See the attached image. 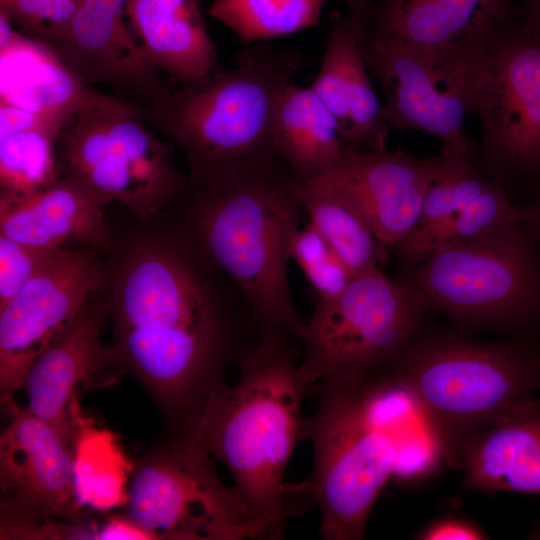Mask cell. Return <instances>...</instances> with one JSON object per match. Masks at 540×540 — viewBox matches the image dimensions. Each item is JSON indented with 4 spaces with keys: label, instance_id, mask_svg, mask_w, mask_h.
Wrapping results in <instances>:
<instances>
[{
    "label": "cell",
    "instance_id": "cell-35",
    "mask_svg": "<svg viewBox=\"0 0 540 540\" xmlns=\"http://www.w3.org/2000/svg\"><path fill=\"white\" fill-rule=\"evenodd\" d=\"M36 128L48 129L58 136L61 134L57 128L33 112L0 102V138Z\"/></svg>",
    "mask_w": 540,
    "mask_h": 540
},
{
    "label": "cell",
    "instance_id": "cell-21",
    "mask_svg": "<svg viewBox=\"0 0 540 540\" xmlns=\"http://www.w3.org/2000/svg\"><path fill=\"white\" fill-rule=\"evenodd\" d=\"M101 207L61 176L29 194L0 195V235L47 250H100L111 240Z\"/></svg>",
    "mask_w": 540,
    "mask_h": 540
},
{
    "label": "cell",
    "instance_id": "cell-11",
    "mask_svg": "<svg viewBox=\"0 0 540 540\" xmlns=\"http://www.w3.org/2000/svg\"><path fill=\"white\" fill-rule=\"evenodd\" d=\"M125 515L153 540L267 539L240 490L189 437L167 435L134 462Z\"/></svg>",
    "mask_w": 540,
    "mask_h": 540
},
{
    "label": "cell",
    "instance_id": "cell-1",
    "mask_svg": "<svg viewBox=\"0 0 540 540\" xmlns=\"http://www.w3.org/2000/svg\"><path fill=\"white\" fill-rule=\"evenodd\" d=\"M109 357L158 405L167 435L188 437L232 365L260 340L236 284L211 264L180 221L136 239L104 267Z\"/></svg>",
    "mask_w": 540,
    "mask_h": 540
},
{
    "label": "cell",
    "instance_id": "cell-2",
    "mask_svg": "<svg viewBox=\"0 0 540 540\" xmlns=\"http://www.w3.org/2000/svg\"><path fill=\"white\" fill-rule=\"evenodd\" d=\"M300 342L260 339L238 362L239 378L204 404L188 437L223 462L267 539L284 537L290 517L314 504L306 482H285L294 448L309 437L302 403Z\"/></svg>",
    "mask_w": 540,
    "mask_h": 540
},
{
    "label": "cell",
    "instance_id": "cell-15",
    "mask_svg": "<svg viewBox=\"0 0 540 540\" xmlns=\"http://www.w3.org/2000/svg\"><path fill=\"white\" fill-rule=\"evenodd\" d=\"M127 3L82 0L71 23L49 45L86 84L112 86L137 107H150L165 101L173 88L150 61Z\"/></svg>",
    "mask_w": 540,
    "mask_h": 540
},
{
    "label": "cell",
    "instance_id": "cell-7",
    "mask_svg": "<svg viewBox=\"0 0 540 540\" xmlns=\"http://www.w3.org/2000/svg\"><path fill=\"white\" fill-rule=\"evenodd\" d=\"M399 270L396 281L455 331L540 340V234L527 217Z\"/></svg>",
    "mask_w": 540,
    "mask_h": 540
},
{
    "label": "cell",
    "instance_id": "cell-20",
    "mask_svg": "<svg viewBox=\"0 0 540 540\" xmlns=\"http://www.w3.org/2000/svg\"><path fill=\"white\" fill-rule=\"evenodd\" d=\"M519 17L518 0H375L363 24L436 66L455 44Z\"/></svg>",
    "mask_w": 540,
    "mask_h": 540
},
{
    "label": "cell",
    "instance_id": "cell-37",
    "mask_svg": "<svg viewBox=\"0 0 540 540\" xmlns=\"http://www.w3.org/2000/svg\"><path fill=\"white\" fill-rule=\"evenodd\" d=\"M375 0H343L346 5L349 15L354 22L363 31V24L367 17V14Z\"/></svg>",
    "mask_w": 540,
    "mask_h": 540
},
{
    "label": "cell",
    "instance_id": "cell-29",
    "mask_svg": "<svg viewBox=\"0 0 540 540\" xmlns=\"http://www.w3.org/2000/svg\"><path fill=\"white\" fill-rule=\"evenodd\" d=\"M291 260L302 270L317 295L316 300L336 298L355 278L310 223L296 233L291 245Z\"/></svg>",
    "mask_w": 540,
    "mask_h": 540
},
{
    "label": "cell",
    "instance_id": "cell-18",
    "mask_svg": "<svg viewBox=\"0 0 540 540\" xmlns=\"http://www.w3.org/2000/svg\"><path fill=\"white\" fill-rule=\"evenodd\" d=\"M361 32L349 14H330L326 47L311 88L334 116L343 149L376 154L387 150L389 125L362 55Z\"/></svg>",
    "mask_w": 540,
    "mask_h": 540
},
{
    "label": "cell",
    "instance_id": "cell-17",
    "mask_svg": "<svg viewBox=\"0 0 540 540\" xmlns=\"http://www.w3.org/2000/svg\"><path fill=\"white\" fill-rule=\"evenodd\" d=\"M437 157H417L401 147L376 154L343 149L330 176L389 250L417 226Z\"/></svg>",
    "mask_w": 540,
    "mask_h": 540
},
{
    "label": "cell",
    "instance_id": "cell-39",
    "mask_svg": "<svg viewBox=\"0 0 540 540\" xmlns=\"http://www.w3.org/2000/svg\"><path fill=\"white\" fill-rule=\"evenodd\" d=\"M519 17L540 25V0H518Z\"/></svg>",
    "mask_w": 540,
    "mask_h": 540
},
{
    "label": "cell",
    "instance_id": "cell-34",
    "mask_svg": "<svg viewBox=\"0 0 540 540\" xmlns=\"http://www.w3.org/2000/svg\"><path fill=\"white\" fill-rule=\"evenodd\" d=\"M417 539L423 540H482L488 535L470 521L446 517L431 522L418 534Z\"/></svg>",
    "mask_w": 540,
    "mask_h": 540
},
{
    "label": "cell",
    "instance_id": "cell-9",
    "mask_svg": "<svg viewBox=\"0 0 540 540\" xmlns=\"http://www.w3.org/2000/svg\"><path fill=\"white\" fill-rule=\"evenodd\" d=\"M426 308L380 269L356 276L330 300H316L300 332L305 381L359 382L383 372L409 344Z\"/></svg>",
    "mask_w": 540,
    "mask_h": 540
},
{
    "label": "cell",
    "instance_id": "cell-13",
    "mask_svg": "<svg viewBox=\"0 0 540 540\" xmlns=\"http://www.w3.org/2000/svg\"><path fill=\"white\" fill-rule=\"evenodd\" d=\"M75 463L50 424L24 408L11 417L0 436L1 539H23L52 519L91 521L78 500Z\"/></svg>",
    "mask_w": 540,
    "mask_h": 540
},
{
    "label": "cell",
    "instance_id": "cell-24",
    "mask_svg": "<svg viewBox=\"0 0 540 540\" xmlns=\"http://www.w3.org/2000/svg\"><path fill=\"white\" fill-rule=\"evenodd\" d=\"M273 143L299 184L313 182L329 173L343 146L337 122L311 86L293 81L283 90L276 106Z\"/></svg>",
    "mask_w": 540,
    "mask_h": 540
},
{
    "label": "cell",
    "instance_id": "cell-8",
    "mask_svg": "<svg viewBox=\"0 0 540 540\" xmlns=\"http://www.w3.org/2000/svg\"><path fill=\"white\" fill-rule=\"evenodd\" d=\"M57 147L61 176L100 206L118 202L149 218L187 187L188 178L170 161V147L148 128L138 108L91 85Z\"/></svg>",
    "mask_w": 540,
    "mask_h": 540
},
{
    "label": "cell",
    "instance_id": "cell-22",
    "mask_svg": "<svg viewBox=\"0 0 540 540\" xmlns=\"http://www.w3.org/2000/svg\"><path fill=\"white\" fill-rule=\"evenodd\" d=\"M87 86L42 40L20 32L0 48V102L33 112L60 132L79 109Z\"/></svg>",
    "mask_w": 540,
    "mask_h": 540
},
{
    "label": "cell",
    "instance_id": "cell-10",
    "mask_svg": "<svg viewBox=\"0 0 540 540\" xmlns=\"http://www.w3.org/2000/svg\"><path fill=\"white\" fill-rule=\"evenodd\" d=\"M313 395L318 403L309 418L308 438L314 463L307 482L320 508V532L326 540H359L392 478L398 437L367 419L346 382H317Z\"/></svg>",
    "mask_w": 540,
    "mask_h": 540
},
{
    "label": "cell",
    "instance_id": "cell-3",
    "mask_svg": "<svg viewBox=\"0 0 540 540\" xmlns=\"http://www.w3.org/2000/svg\"><path fill=\"white\" fill-rule=\"evenodd\" d=\"M299 182L280 157L207 178H189L179 221L239 288L260 339L300 342L305 320L289 287L291 245L305 213Z\"/></svg>",
    "mask_w": 540,
    "mask_h": 540
},
{
    "label": "cell",
    "instance_id": "cell-31",
    "mask_svg": "<svg viewBox=\"0 0 540 540\" xmlns=\"http://www.w3.org/2000/svg\"><path fill=\"white\" fill-rule=\"evenodd\" d=\"M82 0H0L22 33L51 44L68 27Z\"/></svg>",
    "mask_w": 540,
    "mask_h": 540
},
{
    "label": "cell",
    "instance_id": "cell-38",
    "mask_svg": "<svg viewBox=\"0 0 540 540\" xmlns=\"http://www.w3.org/2000/svg\"><path fill=\"white\" fill-rule=\"evenodd\" d=\"M526 217L530 220L540 234V187L534 190L521 205Z\"/></svg>",
    "mask_w": 540,
    "mask_h": 540
},
{
    "label": "cell",
    "instance_id": "cell-12",
    "mask_svg": "<svg viewBox=\"0 0 540 540\" xmlns=\"http://www.w3.org/2000/svg\"><path fill=\"white\" fill-rule=\"evenodd\" d=\"M98 252L86 247L61 248L0 308V403L7 416L22 410L16 395L22 391L32 363L98 292L103 272Z\"/></svg>",
    "mask_w": 540,
    "mask_h": 540
},
{
    "label": "cell",
    "instance_id": "cell-25",
    "mask_svg": "<svg viewBox=\"0 0 540 540\" xmlns=\"http://www.w3.org/2000/svg\"><path fill=\"white\" fill-rule=\"evenodd\" d=\"M492 181L478 167L477 144L462 149L441 148L420 220L416 228L390 250L398 267L414 265L431 253L445 225Z\"/></svg>",
    "mask_w": 540,
    "mask_h": 540
},
{
    "label": "cell",
    "instance_id": "cell-4",
    "mask_svg": "<svg viewBox=\"0 0 540 540\" xmlns=\"http://www.w3.org/2000/svg\"><path fill=\"white\" fill-rule=\"evenodd\" d=\"M436 69L480 121L478 167L520 205L540 187V25L518 17L478 33Z\"/></svg>",
    "mask_w": 540,
    "mask_h": 540
},
{
    "label": "cell",
    "instance_id": "cell-5",
    "mask_svg": "<svg viewBox=\"0 0 540 540\" xmlns=\"http://www.w3.org/2000/svg\"><path fill=\"white\" fill-rule=\"evenodd\" d=\"M382 373L410 393L448 462L464 438L536 396L540 340L487 341L424 321Z\"/></svg>",
    "mask_w": 540,
    "mask_h": 540
},
{
    "label": "cell",
    "instance_id": "cell-6",
    "mask_svg": "<svg viewBox=\"0 0 540 540\" xmlns=\"http://www.w3.org/2000/svg\"><path fill=\"white\" fill-rule=\"evenodd\" d=\"M302 55L266 42L248 45L227 71H214L172 89L150 107H136L147 123L184 153L189 178H206L280 156L273 118Z\"/></svg>",
    "mask_w": 540,
    "mask_h": 540
},
{
    "label": "cell",
    "instance_id": "cell-16",
    "mask_svg": "<svg viewBox=\"0 0 540 540\" xmlns=\"http://www.w3.org/2000/svg\"><path fill=\"white\" fill-rule=\"evenodd\" d=\"M360 47L369 73L384 91L382 115L389 127L425 132L445 149L475 144L464 130V105L427 57L404 43L365 32Z\"/></svg>",
    "mask_w": 540,
    "mask_h": 540
},
{
    "label": "cell",
    "instance_id": "cell-36",
    "mask_svg": "<svg viewBox=\"0 0 540 540\" xmlns=\"http://www.w3.org/2000/svg\"><path fill=\"white\" fill-rule=\"evenodd\" d=\"M152 540V535L126 515H114L100 523L97 540Z\"/></svg>",
    "mask_w": 540,
    "mask_h": 540
},
{
    "label": "cell",
    "instance_id": "cell-23",
    "mask_svg": "<svg viewBox=\"0 0 540 540\" xmlns=\"http://www.w3.org/2000/svg\"><path fill=\"white\" fill-rule=\"evenodd\" d=\"M127 14L150 61L180 84L216 71L199 0H128Z\"/></svg>",
    "mask_w": 540,
    "mask_h": 540
},
{
    "label": "cell",
    "instance_id": "cell-30",
    "mask_svg": "<svg viewBox=\"0 0 540 540\" xmlns=\"http://www.w3.org/2000/svg\"><path fill=\"white\" fill-rule=\"evenodd\" d=\"M524 217L526 214L523 207L514 203L492 181L445 225L436 240L433 252L448 245L468 241L493 228Z\"/></svg>",
    "mask_w": 540,
    "mask_h": 540
},
{
    "label": "cell",
    "instance_id": "cell-26",
    "mask_svg": "<svg viewBox=\"0 0 540 540\" xmlns=\"http://www.w3.org/2000/svg\"><path fill=\"white\" fill-rule=\"evenodd\" d=\"M298 199L308 223L327 241L354 277L380 269L389 250L331 177L325 175L299 184Z\"/></svg>",
    "mask_w": 540,
    "mask_h": 540
},
{
    "label": "cell",
    "instance_id": "cell-14",
    "mask_svg": "<svg viewBox=\"0 0 540 540\" xmlns=\"http://www.w3.org/2000/svg\"><path fill=\"white\" fill-rule=\"evenodd\" d=\"M93 293L66 329L27 371L24 409L50 424L72 448L84 429L80 397L109 386L121 376L112 364L102 332L108 311Z\"/></svg>",
    "mask_w": 540,
    "mask_h": 540
},
{
    "label": "cell",
    "instance_id": "cell-27",
    "mask_svg": "<svg viewBox=\"0 0 540 540\" xmlns=\"http://www.w3.org/2000/svg\"><path fill=\"white\" fill-rule=\"evenodd\" d=\"M326 1L212 0L208 14L250 45L317 25Z\"/></svg>",
    "mask_w": 540,
    "mask_h": 540
},
{
    "label": "cell",
    "instance_id": "cell-32",
    "mask_svg": "<svg viewBox=\"0 0 540 540\" xmlns=\"http://www.w3.org/2000/svg\"><path fill=\"white\" fill-rule=\"evenodd\" d=\"M58 250L36 248L0 235V308L48 264Z\"/></svg>",
    "mask_w": 540,
    "mask_h": 540
},
{
    "label": "cell",
    "instance_id": "cell-33",
    "mask_svg": "<svg viewBox=\"0 0 540 540\" xmlns=\"http://www.w3.org/2000/svg\"><path fill=\"white\" fill-rule=\"evenodd\" d=\"M442 459L445 458L438 440L420 420L398 439L392 478L404 481L421 479L430 474Z\"/></svg>",
    "mask_w": 540,
    "mask_h": 540
},
{
    "label": "cell",
    "instance_id": "cell-19",
    "mask_svg": "<svg viewBox=\"0 0 540 540\" xmlns=\"http://www.w3.org/2000/svg\"><path fill=\"white\" fill-rule=\"evenodd\" d=\"M448 463L463 473L465 489L540 495V396L464 438Z\"/></svg>",
    "mask_w": 540,
    "mask_h": 540
},
{
    "label": "cell",
    "instance_id": "cell-28",
    "mask_svg": "<svg viewBox=\"0 0 540 540\" xmlns=\"http://www.w3.org/2000/svg\"><path fill=\"white\" fill-rule=\"evenodd\" d=\"M59 136L44 128L0 138V195H25L61 177L56 145Z\"/></svg>",
    "mask_w": 540,
    "mask_h": 540
}]
</instances>
